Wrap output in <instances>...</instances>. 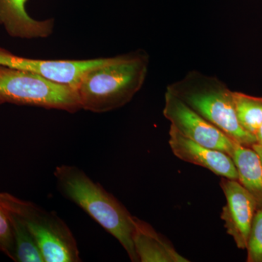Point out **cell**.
<instances>
[{"label": "cell", "mask_w": 262, "mask_h": 262, "mask_svg": "<svg viewBox=\"0 0 262 262\" xmlns=\"http://www.w3.org/2000/svg\"><path fill=\"white\" fill-rule=\"evenodd\" d=\"M149 62V55L138 50L88 71L77 88L81 108L101 114L126 105L142 88Z\"/></svg>", "instance_id": "1"}, {"label": "cell", "mask_w": 262, "mask_h": 262, "mask_svg": "<svg viewBox=\"0 0 262 262\" xmlns=\"http://www.w3.org/2000/svg\"><path fill=\"white\" fill-rule=\"evenodd\" d=\"M53 175L62 195L82 208L115 237L125 248L131 261H139L133 242L134 215L122 203L74 165H58Z\"/></svg>", "instance_id": "2"}, {"label": "cell", "mask_w": 262, "mask_h": 262, "mask_svg": "<svg viewBox=\"0 0 262 262\" xmlns=\"http://www.w3.org/2000/svg\"><path fill=\"white\" fill-rule=\"evenodd\" d=\"M166 91L191 110L248 147L256 144V137L239 125L233 101V91L215 77L190 71L182 80L169 84Z\"/></svg>", "instance_id": "3"}, {"label": "cell", "mask_w": 262, "mask_h": 262, "mask_svg": "<svg viewBox=\"0 0 262 262\" xmlns=\"http://www.w3.org/2000/svg\"><path fill=\"white\" fill-rule=\"evenodd\" d=\"M0 206L18 217L32 233L45 262H80V251L67 223L55 212L8 192H0Z\"/></svg>", "instance_id": "4"}, {"label": "cell", "mask_w": 262, "mask_h": 262, "mask_svg": "<svg viewBox=\"0 0 262 262\" xmlns=\"http://www.w3.org/2000/svg\"><path fill=\"white\" fill-rule=\"evenodd\" d=\"M37 106L75 113L81 108L77 90L29 71L0 66V105Z\"/></svg>", "instance_id": "5"}, {"label": "cell", "mask_w": 262, "mask_h": 262, "mask_svg": "<svg viewBox=\"0 0 262 262\" xmlns=\"http://www.w3.org/2000/svg\"><path fill=\"white\" fill-rule=\"evenodd\" d=\"M163 115L183 136L232 157L235 141L168 91L165 94Z\"/></svg>", "instance_id": "6"}, {"label": "cell", "mask_w": 262, "mask_h": 262, "mask_svg": "<svg viewBox=\"0 0 262 262\" xmlns=\"http://www.w3.org/2000/svg\"><path fill=\"white\" fill-rule=\"evenodd\" d=\"M108 58L88 60H42L15 56L0 48V66L29 71L45 78L77 90L84 74Z\"/></svg>", "instance_id": "7"}, {"label": "cell", "mask_w": 262, "mask_h": 262, "mask_svg": "<svg viewBox=\"0 0 262 262\" xmlns=\"http://www.w3.org/2000/svg\"><path fill=\"white\" fill-rule=\"evenodd\" d=\"M220 186L226 198L221 218L225 222L227 234L232 236L237 247L246 249L248 235L258 208L257 201L238 181L222 177Z\"/></svg>", "instance_id": "8"}, {"label": "cell", "mask_w": 262, "mask_h": 262, "mask_svg": "<svg viewBox=\"0 0 262 262\" xmlns=\"http://www.w3.org/2000/svg\"><path fill=\"white\" fill-rule=\"evenodd\" d=\"M169 136V145L179 159L208 169L221 177L238 180L233 160L227 153L198 144L183 136L172 125Z\"/></svg>", "instance_id": "9"}, {"label": "cell", "mask_w": 262, "mask_h": 262, "mask_svg": "<svg viewBox=\"0 0 262 262\" xmlns=\"http://www.w3.org/2000/svg\"><path fill=\"white\" fill-rule=\"evenodd\" d=\"M28 0H0V26L19 39H46L54 31V19L33 18L26 9Z\"/></svg>", "instance_id": "10"}, {"label": "cell", "mask_w": 262, "mask_h": 262, "mask_svg": "<svg viewBox=\"0 0 262 262\" xmlns=\"http://www.w3.org/2000/svg\"><path fill=\"white\" fill-rule=\"evenodd\" d=\"M133 242L139 261L189 262L166 237L147 222L134 216Z\"/></svg>", "instance_id": "11"}, {"label": "cell", "mask_w": 262, "mask_h": 262, "mask_svg": "<svg viewBox=\"0 0 262 262\" xmlns=\"http://www.w3.org/2000/svg\"><path fill=\"white\" fill-rule=\"evenodd\" d=\"M233 160L238 182L257 201L258 208L262 206V165L257 153L252 147L234 142Z\"/></svg>", "instance_id": "12"}, {"label": "cell", "mask_w": 262, "mask_h": 262, "mask_svg": "<svg viewBox=\"0 0 262 262\" xmlns=\"http://www.w3.org/2000/svg\"><path fill=\"white\" fill-rule=\"evenodd\" d=\"M9 218L15 249V261L45 262L37 241L22 221L16 215L5 211Z\"/></svg>", "instance_id": "13"}, {"label": "cell", "mask_w": 262, "mask_h": 262, "mask_svg": "<svg viewBox=\"0 0 262 262\" xmlns=\"http://www.w3.org/2000/svg\"><path fill=\"white\" fill-rule=\"evenodd\" d=\"M233 101L239 125L255 136L262 123V97L233 92Z\"/></svg>", "instance_id": "14"}, {"label": "cell", "mask_w": 262, "mask_h": 262, "mask_svg": "<svg viewBox=\"0 0 262 262\" xmlns=\"http://www.w3.org/2000/svg\"><path fill=\"white\" fill-rule=\"evenodd\" d=\"M246 249L248 262H262V206L255 213Z\"/></svg>", "instance_id": "15"}, {"label": "cell", "mask_w": 262, "mask_h": 262, "mask_svg": "<svg viewBox=\"0 0 262 262\" xmlns=\"http://www.w3.org/2000/svg\"><path fill=\"white\" fill-rule=\"evenodd\" d=\"M0 252L15 261L13 231L6 212L0 206Z\"/></svg>", "instance_id": "16"}, {"label": "cell", "mask_w": 262, "mask_h": 262, "mask_svg": "<svg viewBox=\"0 0 262 262\" xmlns=\"http://www.w3.org/2000/svg\"><path fill=\"white\" fill-rule=\"evenodd\" d=\"M255 137H256V144L262 145V123L256 131Z\"/></svg>", "instance_id": "17"}, {"label": "cell", "mask_w": 262, "mask_h": 262, "mask_svg": "<svg viewBox=\"0 0 262 262\" xmlns=\"http://www.w3.org/2000/svg\"><path fill=\"white\" fill-rule=\"evenodd\" d=\"M251 147L253 148V149L257 153L258 157H259L260 160H261V163L262 165V145H259V144H253Z\"/></svg>", "instance_id": "18"}]
</instances>
